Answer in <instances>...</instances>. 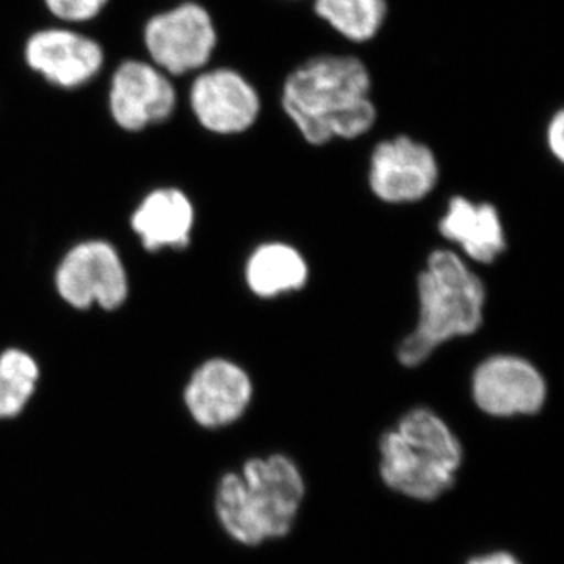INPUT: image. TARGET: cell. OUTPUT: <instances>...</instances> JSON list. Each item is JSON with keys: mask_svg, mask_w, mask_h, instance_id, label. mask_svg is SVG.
<instances>
[{"mask_svg": "<svg viewBox=\"0 0 564 564\" xmlns=\"http://www.w3.org/2000/svg\"><path fill=\"white\" fill-rule=\"evenodd\" d=\"M373 77L358 55H313L289 70L280 90L281 109L314 148L358 140L378 121Z\"/></svg>", "mask_w": 564, "mask_h": 564, "instance_id": "cell-1", "label": "cell"}, {"mask_svg": "<svg viewBox=\"0 0 564 564\" xmlns=\"http://www.w3.org/2000/svg\"><path fill=\"white\" fill-rule=\"evenodd\" d=\"M304 491L303 475L289 456H252L218 477L215 518L234 543L256 547L291 532Z\"/></svg>", "mask_w": 564, "mask_h": 564, "instance_id": "cell-2", "label": "cell"}, {"mask_svg": "<svg viewBox=\"0 0 564 564\" xmlns=\"http://www.w3.org/2000/svg\"><path fill=\"white\" fill-rule=\"evenodd\" d=\"M419 318L400 343L397 358L404 367L422 366L437 348L473 336L484 325L486 285L462 254L434 250L417 276Z\"/></svg>", "mask_w": 564, "mask_h": 564, "instance_id": "cell-3", "label": "cell"}, {"mask_svg": "<svg viewBox=\"0 0 564 564\" xmlns=\"http://www.w3.org/2000/svg\"><path fill=\"white\" fill-rule=\"evenodd\" d=\"M464 458L454 430L429 408H414L380 440L386 486L410 499L432 502L455 485Z\"/></svg>", "mask_w": 564, "mask_h": 564, "instance_id": "cell-4", "label": "cell"}, {"mask_svg": "<svg viewBox=\"0 0 564 564\" xmlns=\"http://www.w3.org/2000/svg\"><path fill=\"white\" fill-rule=\"evenodd\" d=\"M55 296L70 313L115 315L131 303L133 280L124 252L110 237L73 240L52 267Z\"/></svg>", "mask_w": 564, "mask_h": 564, "instance_id": "cell-5", "label": "cell"}, {"mask_svg": "<svg viewBox=\"0 0 564 564\" xmlns=\"http://www.w3.org/2000/svg\"><path fill=\"white\" fill-rule=\"evenodd\" d=\"M252 399L254 384L242 364L226 356H210L185 377L180 403L196 429L217 433L242 421Z\"/></svg>", "mask_w": 564, "mask_h": 564, "instance_id": "cell-6", "label": "cell"}, {"mask_svg": "<svg viewBox=\"0 0 564 564\" xmlns=\"http://www.w3.org/2000/svg\"><path fill=\"white\" fill-rule=\"evenodd\" d=\"M144 44L159 69L182 76L212 61L218 46L217 25L202 3H181L151 18L144 28Z\"/></svg>", "mask_w": 564, "mask_h": 564, "instance_id": "cell-7", "label": "cell"}, {"mask_svg": "<svg viewBox=\"0 0 564 564\" xmlns=\"http://www.w3.org/2000/svg\"><path fill=\"white\" fill-rule=\"evenodd\" d=\"M440 177V161L432 148L406 133L378 141L370 154V192L386 204L422 202L436 188Z\"/></svg>", "mask_w": 564, "mask_h": 564, "instance_id": "cell-8", "label": "cell"}, {"mask_svg": "<svg viewBox=\"0 0 564 564\" xmlns=\"http://www.w3.org/2000/svg\"><path fill=\"white\" fill-rule=\"evenodd\" d=\"M470 393L481 413L510 419L540 413L547 402V383L529 359L500 352L475 367Z\"/></svg>", "mask_w": 564, "mask_h": 564, "instance_id": "cell-9", "label": "cell"}, {"mask_svg": "<svg viewBox=\"0 0 564 564\" xmlns=\"http://www.w3.org/2000/svg\"><path fill=\"white\" fill-rule=\"evenodd\" d=\"M191 107L204 131L218 137L250 132L261 118L262 96L240 70H204L191 88Z\"/></svg>", "mask_w": 564, "mask_h": 564, "instance_id": "cell-10", "label": "cell"}, {"mask_svg": "<svg viewBox=\"0 0 564 564\" xmlns=\"http://www.w3.org/2000/svg\"><path fill=\"white\" fill-rule=\"evenodd\" d=\"M196 223L198 210L191 193L172 184L143 193L128 215L129 231L148 256L191 250Z\"/></svg>", "mask_w": 564, "mask_h": 564, "instance_id": "cell-11", "label": "cell"}, {"mask_svg": "<svg viewBox=\"0 0 564 564\" xmlns=\"http://www.w3.org/2000/svg\"><path fill=\"white\" fill-rule=\"evenodd\" d=\"M172 80L150 63L128 61L111 79L109 107L115 124L129 133H140L162 124L176 109Z\"/></svg>", "mask_w": 564, "mask_h": 564, "instance_id": "cell-12", "label": "cell"}, {"mask_svg": "<svg viewBox=\"0 0 564 564\" xmlns=\"http://www.w3.org/2000/svg\"><path fill=\"white\" fill-rule=\"evenodd\" d=\"M25 62L55 87L77 88L101 70L104 51L99 43L80 33L47 29L29 39Z\"/></svg>", "mask_w": 564, "mask_h": 564, "instance_id": "cell-13", "label": "cell"}, {"mask_svg": "<svg viewBox=\"0 0 564 564\" xmlns=\"http://www.w3.org/2000/svg\"><path fill=\"white\" fill-rule=\"evenodd\" d=\"M441 236L455 243L473 262H496L507 250L502 218L491 203L454 196L440 220Z\"/></svg>", "mask_w": 564, "mask_h": 564, "instance_id": "cell-14", "label": "cell"}, {"mask_svg": "<svg viewBox=\"0 0 564 564\" xmlns=\"http://www.w3.org/2000/svg\"><path fill=\"white\" fill-rule=\"evenodd\" d=\"M248 291L261 300H273L302 291L310 280V267L302 252L284 242L256 247L243 267Z\"/></svg>", "mask_w": 564, "mask_h": 564, "instance_id": "cell-15", "label": "cell"}, {"mask_svg": "<svg viewBox=\"0 0 564 564\" xmlns=\"http://www.w3.org/2000/svg\"><path fill=\"white\" fill-rule=\"evenodd\" d=\"M44 367L39 355L22 344L0 347V423L14 422L39 399Z\"/></svg>", "mask_w": 564, "mask_h": 564, "instance_id": "cell-16", "label": "cell"}, {"mask_svg": "<svg viewBox=\"0 0 564 564\" xmlns=\"http://www.w3.org/2000/svg\"><path fill=\"white\" fill-rule=\"evenodd\" d=\"M315 18L347 43L362 46L383 32L388 0H313Z\"/></svg>", "mask_w": 564, "mask_h": 564, "instance_id": "cell-17", "label": "cell"}, {"mask_svg": "<svg viewBox=\"0 0 564 564\" xmlns=\"http://www.w3.org/2000/svg\"><path fill=\"white\" fill-rule=\"evenodd\" d=\"M109 0H44L47 9L58 20L85 22L101 13Z\"/></svg>", "mask_w": 564, "mask_h": 564, "instance_id": "cell-18", "label": "cell"}, {"mask_svg": "<svg viewBox=\"0 0 564 564\" xmlns=\"http://www.w3.org/2000/svg\"><path fill=\"white\" fill-rule=\"evenodd\" d=\"M545 144L556 161L564 162V111L558 109L552 115L545 128Z\"/></svg>", "mask_w": 564, "mask_h": 564, "instance_id": "cell-19", "label": "cell"}, {"mask_svg": "<svg viewBox=\"0 0 564 564\" xmlns=\"http://www.w3.org/2000/svg\"><path fill=\"white\" fill-rule=\"evenodd\" d=\"M467 564H521L514 555L508 552H491V554L474 556Z\"/></svg>", "mask_w": 564, "mask_h": 564, "instance_id": "cell-20", "label": "cell"}, {"mask_svg": "<svg viewBox=\"0 0 564 564\" xmlns=\"http://www.w3.org/2000/svg\"><path fill=\"white\" fill-rule=\"evenodd\" d=\"M288 2H300V0H288Z\"/></svg>", "mask_w": 564, "mask_h": 564, "instance_id": "cell-21", "label": "cell"}]
</instances>
